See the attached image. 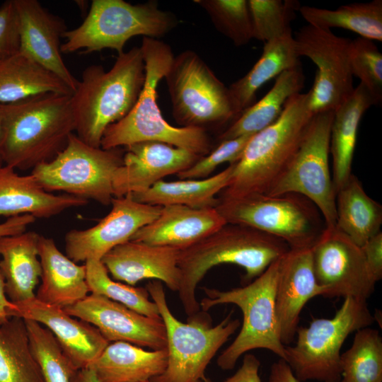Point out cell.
<instances>
[{"instance_id": "1", "label": "cell", "mask_w": 382, "mask_h": 382, "mask_svg": "<svg viewBox=\"0 0 382 382\" xmlns=\"http://www.w3.org/2000/svg\"><path fill=\"white\" fill-rule=\"evenodd\" d=\"M282 240L242 224L226 223L195 244L179 250L180 282L178 290L187 316L200 311L196 289L212 267L233 264L243 267L251 281L289 250Z\"/></svg>"}, {"instance_id": "2", "label": "cell", "mask_w": 382, "mask_h": 382, "mask_svg": "<svg viewBox=\"0 0 382 382\" xmlns=\"http://www.w3.org/2000/svg\"><path fill=\"white\" fill-rule=\"evenodd\" d=\"M75 131L71 95L45 93L5 104L4 165L33 169L55 157Z\"/></svg>"}, {"instance_id": "3", "label": "cell", "mask_w": 382, "mask_h": 382, "mask_svg": "<svg viewBox=\"0 0 382 382\" xmlns=\"http://www.w3.org/2000/svg\"><path fill=\"white\" fill-rule=\"evenodd\" d=\"M144 81L140 47L118 54L108 71L98 64L85 69L71 95L77 137L88 145L100 147L105 129L132 110Z\"/></svg>"}, {"instance_id": "4", "label": "cell", "mask_w": 382, "mask_h": 382, "mask_svg": "<svg viewBox=\"0 0 382 382\" xmlns=\"http://www.w3.org/2000/svg\"><path fill=\"white\" fill-rule=\"evenodd\" d=\"M140 48L145 66V81L132 110L105 129L100 143L103 149L127 146L142 141H160L182 148L201 156L211 151L207 131L176 127L163 117L157 103V86L174 57L171 47L158 39L142 38Z\"/></svg>"}, {"instance_id": "5", "label": "cell", "mask_w": 382, "mask_h": 382, "mask_svg": "<svg viewBox=\"0 0 382 382\" xmlns=\"http://www.w3.org/2000/svg\"><path fill=\"white\" fill-rule=\"evenodd\" d=\"M308 104L309 92L293 95L279 118L250 138L220 198L265 194L270 190L301 145L314 115Z\"/></svg>"}, {"instance_id": "6", "label": "cell", "mask_w": 382, "mask_h": 382, "mask_svg": "<svg viewBox=\"0 0 382 382\" xmlns=\"http://www.w3.org/2000/svg\"><path fill=\"white\" fill-rule=\"evenodd\" d=\"M145 288L164 323L168 352L165 371L150 381L211 382L205 376L206 369L219 349L238 329L240 320L232 319L231 311L213 326L210 316L200 310L183 323L172 313L162 282L154 280Z\"/></svg>"}, {"instance_id": "7", "label": "cell", "mask_w": 382, "mask_h": 382, "mask_svg": "<svg viewBox=\"0 0 382 382\" xmlns=\"http://www.w3.org/2000/svg\"><path fill=\"white\" fill-rule=\"evenodd\" d=\"M280 258L245 286L226 291L203 287L206 296L199 302L200 310L207 312L218 305L234 304L243 314L238 335L217 358L220 369H233L242 355L256 349L269 350L285 359L286 346L280 339L275 308Z\"/></svg>"}, {"instance_id": "8", "label": "cell", "mask_w": 382, "mask_h": 382, "mask_svg": "<svg viewBox=\"0 0 382 382\" xmlns=\"http://www.w3.org/2000/svg\"><path fill=\"white\" fill-rule=\"evenodd\" d=\"M178 24L175 15L161 9L157 1L132 4L124 0H93L82 23L64 33L66 41L61 52L69 54L83 50L90 53L111 49L120 54L132 37L157 39Z\"/></svg>"}, {"instance_id": "9", "label": "cell", "mask_w": 382, "mask_h": 382, "mask_svg": "<svg viewBox=\"0 0 382 382\" xmlns=\"http://www.w3.org/2000/svg\"><path fill=\"white\" fill-rule=\"evenodd\" d=\"M375 321L366 301L345 298L331 318L299 326L294 345L285 347L286 362L301 381L340 382L341 349L347 337Z\"/></svg>"}, {"instance_id": "10", "label": "cell", "mask_w": 382, "mask_h": 382, "mask_svg": "<svg viewBox=\"0 0 382 382\" xmlns=\"http://www.w3.org/2000/svg\"><path fill=\"white\" fill-rule=\"evenodd\" d=\"M216 209L226 223L245 225L275 236L290 249L311 247L326 227L316 205L296 193L219 198Z\"/></svg>"}, {"instance_id": "11", "label": "cell", "mask_w": 382, "mask_h": 382, "mask_svg": "<svg viewBox=\"0 0 382 382\" xmlns=\"http://www.w3.org/2000/svg\"><path fill=\"white\" fill-rule=\"evenodd\" d=\"M164 79L173 117L182 127L207 131L236 119L228 88L195 52L174 56Z\"/></svg>"}, {"instance_id": "12", "label": "cell", "mask_w": 382, "mask_h": 382, "mask_svg": "<svg viewBox=\"0 0 382 382\" xmlns=\"http://www.w3.org/2000/svg\"><path fill=\"white\" fill-rule=\"evenodd\" d=\"M124 153L88 145L74 133L52 160L32 169L31 174L47 192L63 191L85 199L110 204L113 178L122 165Z\"/></svg>"}, {"instance_id": "13", "label": "cell", "mask_w": 382, "mask_h": 382, "mask_svg": "<svg viewBox=\"0 0 382 382\" xmlns=\"http://www.w3.org/2000/svg\"><path fill=\"white\" fill-rule=\"evenodd\" d=\"M334 111L314 114L293 159L266 195H303L320 211L326 227L336 224V192L330 170V137Z\"/></svg>"}, {"instance_id": "14", "label": "cell", "mask_w": 382, "mask_h": 382, "mask_svg": "<svg viewBox=\"0 0 382 382\" xmlns=\"http://www.w3.org/2000/svg\"><path fill=\"white\" fill-rule=\"evenodd\" d=\"M294 40L298 57L309 58L317 66L308 91L310 111H335L354 89L349 61L352 40L311 25L300 28Z\"/></svg>"}, {"instance_id": "15", "label": "cell", "mask_w": 382, "mask_h": 382, "mask_svg": "<svg viewBox=\"0 0 382 382\" xmlns=\"http://www.w3.org/2000/svg\"><path fill=\"white\" fill-rule=\"evenodd\" d=\"M313 271L325 297L367 301L376 282L361 248L336 226L325 227L311 247Z\"/></svg>"}, {"instance_id": "16", "label": "cell", "mask_w": 382, "mask_h": 382, "mask_svg": "<svg viewBox=\"0 0 382 382\" xmlns=\"http://www.w3.org/2000/svg\"><path fill=\"white\" fill-rule=\"evenodd\" d=\"M110 212L96 225L72 229L65 235L66 256L75 262L101 260L113 248L129 241L159 215L162 207L134 200L130 194L113 197Z\"/></svg>"}, {"instance_id": "17", "label": "cell", "mask_w": 382, "mask_h": 382, "mask_svg": "<svg viewBox=\"0 0 382 382\" xmlns=\"http://www.w3.org/2000/svg\"><path fill=\"white\" fill-rule=\"evenodd\" d=\"M96 327L109 342H125L151 350L166 349L161 318H151L103 296L91 294L64 309Z\"/></svg>"}, {"instance_id": "18", "label": "cell", "mask_w": 382, "mask_h": 382, "mask_svg": "<svg viewBox=\"0 0 382 382\" xmlns=\"http://www.w3.org/2000/svg\"><path fill=\"white\" fill-rule=\"evenodd\" d=\"M7 314L33 320L49 330L76 370L88 368L110 343L93 325L35 297L12 303Z\"/></svg>"}, {"instance_id": "19", "label": "cell", "mask_w": 382, "mask_h": 382, "mask_svg": "<svg viewBox=\"0 0 382 382\" xmlns=\"http://www.w3.org/2000/svg\"><path fill=\"white\" fill-rule=\"evenodd\" d=\"M125 147L122 165L113 178L115 197L145 191L166 176L186 170L202 157L160 141H142Z\"/></svg>"}, {"instance_id": "20", "label": "cell", "mask_w": 382, "mask_h": 382, "mask_svg": "<svg viewBox=\"0 0 382 382\" xmlns=\"http://www.w3.org/2000/svg\"><path fill=\"white\" fill-rule=\"evenodd\" d=\"M311 247L289 249L279 260L275 308L280 339L285 346L294 341L306 303L326 294L315 277Z\"/></svg>"}, {"instance_id": "21", "label": "cell", "mask_w": 382, "mask_h": 382, "mask_svg": "<svg viewBox=\"0 0 382 382\" xmlns=\"http://www.w3.org/2000/svg\"><path fill=\"white\" fill-rule=\"evenodd\" d=\"M17 12L20 52L52 72L73 91L79 80L66 67L60 40L67 30L64 21L50 13L37 0H13Z\"/></svg>"}, {"instance_id": "22", "label": "cell", "mask_w": 382, "mask_h": 382, "mask_svg": "<svg viewBox=\"0 0 382 382\" xmlns=\"http://www.w3.org/2000/svg\"><path fill=\"white\" fill-rule=\"evenodd\" d=\"M179 250L129 241L113 248L100 260L115 280L134 286L139 281L151 279L178 291L180 282Z\"/></svg>"}, {"instance_id": "23", "label": "cell", "mask_w": 382, "mask_h": 382, "mask_svg": "<svg viewBox=\"0 0 382 382\" xmlns=\"http://www.w3.org/2000/svg\"><path fill=\"white\" fill-rule=\"evenodd\" d=\"M226 224L216 207L164 206L158 217L139 229L129 241L182 250L200 241Z\"/></svg>"}, {"instance_id": "24", "label": "cell", "mask_w": 382, "mask_h": 382, "mask_svg": "<svg viewBox=\"0 0 382 382\" xmlns=\"http://www.w3.org/2000/svg\"><path fill=\"white\" fill-rule=\"evenodd\" d=\"M87 203L83 198L45 191L31 173L21 175L11 166L0 167V216L30 214L36 219H48Z\"/></svg>"}, {"instance_id": "25", "label": "cell", "mask_w": 382, "mask_h": 382, "mask_svg": "<svg viewBox=\"0 0 382 382\" xmlns=\"http://www.w3.org/2000/svg\"><path fill=\"white\" fill-rule=\"evenodd\" d=\"M38 254L42 274L35 294L37 300L64 309L88 295L85 265L76 264L58 249L52 238L41 235Z\"/></svg>"}, {"instance_id": "26", "label": "cell", "mask_w": 382, "mask_h": 382, "mask_svg": "<svg viewBox=\"0 0 382 382\" xmlns=\"http://www.w3.org/2000/svg\"><path fill=\"white\" fill-rule=\"evenodd\" d=\"M40 235L25 231L0 238V272L8 299L18 303L35 297L42 274L38 254Z\"/></svg>"}, {"instance_id": "27", "label": "cell", "mask_w": 382, "mask_h": 382, "mask_svg": "<svg viewBox=\"0 0 382 382\" xmlns=\"http://www.w3.org/2000/svg\"><path fill=\"white\" fill-rule=\"evenodd\" d=\"M167 360L166 349L150 351L128 342H113L88 368L100 382H146L165 371Z\"/></svg>"}, {"instance_id": "28", "label": "cell", "mask_w": 382, "mask_h": 382, "mask_svg": "<svg viewBox=\"0 0 382 382\" xmlns=\"http://www.w3.org/2000/svg\"><path fill=\"white\" fill-rule=\"evenodd\" d=\"M374 103L362 83L335 111L330 129V154L332 183L337 191L348 181L357 143V132L364 112Z\"/></svg>"}, {"instance_id": "29", "label": "cell", "mask_w": 382, "mask_h": 382, "mask_svg": "<svg viewBox=\"0 0 382 382\" xmlns=\"http://www.w3.org/2000/svg\"><path fill=\"white\" fill-rule=\"evenodd\" d=\"M299 64L291 33L265 42L262 53L251 69L228 87L236 117L255 103L257 90L265 83Z\"/></svg>"}, {"instance_id": "30", "label": "cell", "mask_w": 382, "mask_h": 382, "mask_svg": "<svg viewBox=\"0 0 382 382\" xmlns=\"http://www.w3.org/2000/svg\"><path fill=\"white\" fill-rule=\"evenodd\" d=\"M233 163L219 173L204 179L161 180L145 191L132 193L139 202L154 206L183 205L192 208L216 207L219 198L216 196L229 184Z\"/></svg>"}, {"instance_id": "31", "label": "cell", "mask_w": 382, "mask_h": 382, "mask_svg": "<svg viewBox=\"0 0 382 382\" xmlns=\"http://www.w3.org/2000/svg\"><path fill=\"white\" fill-rule=\"evenodd\" d=\"M304 81L301 64L281 73L264 97L245 110L219 134V141L253 135L273 124L286 101L300 93Z\"/></svg>"}, {"instance_id": "32", "label": "cell", "mask_w": 382, "mask_h": 382, "mask_svg": "<svg viewBox=\"0 0 382 382\" xmlns=\"http://www.w3.org/2000/svg\"><path fill=\"white\" fill-rule=\"evenodd\" d=\"M45 93L73 94L61 79L20 51L0 59V103Z\"/></svg>"}, {"instance_id": "33", "label": "cell", "mask_w": 382, "mask_h": 382, "mask_svg": "<svg viewBox=\"0 0 382 382\" xmlns=\"http://www.w3.org/2000/svg\"><path fill=\"white\" fill-rule=\"evenodd\" d=\"M335 204V226L359 246L381 232L382 207L353 174L337 191Z\"/></svg>"}, {"instance_id": "34", "label": "cell", "mask_w": 382, "mask_h": 382, "mask_svg": "<svg viewBox=\"0 0 382 382\" xmlns=\"http://www.w3.org/2000/svg\"><path fill=\"white\" fill-rule=\"evenodd\" d=\"M299 11L308 25L314 27L330 30L344 28L359 37L382 41L381 0L346 4L335 10L303 6Z\"/></svg>"}, {"instance_id": "35", "label": "cell", "mask_w": 382, "mask_h": 382, "mask_svg": "<svg viewBox=\"0 0 382 382\" xmlns=\"http://www.w3.org/2000/svg\"><path fill=\"white\" fill-rule=\"evenodd\" d=\"M0 382H44L21 318L0 325Z\"/></svg>"}, {"instance_id": "36", "label": "cell", "mask_w": 382, "mask_h": 382, "mask_svg": "<svg viewBox=\"0 0 382 382\" xmlns=\"http://www.w3.org/2000/svg\"><path fill=\"white\" fill-rule=\"evenodd\" d=\"M340 382H382V338L366 327L355 332L351 347L341 354Z\"/></svg>"}, {"instance_id": "37", "label": "cell", "mask_w": 382, "mask_h": 382, "mask_svg": "<svg viewBox=\"0 0 382 382\" xmlns=\"http://www.w3.org/2000/svg\"><path fill=\"white\" fill-rule=\"evenodd\" d=\"M85 266L89 292L103 296L146 316L161 318L156 303L149 300L146 288L112 280L100 260H88Z\"/></svg>"}, {"instance_id": "38", "label": "cell", "mask_w": 382, "mask_h": 382, "mask_svg": "<svg viewBox=\"0 0 382 382\" xmlns=\"http://www.w3.org/2000/svg\"><path fill=\"white\" fill-rule=\"evenodd\" d=\"M30 344L44 382H71L76 370L52 332L37 322L24 320Z\"/></svg>"}, {"instance_id": "39", "label": "cell", "mask_w": 382, "mask_h": 382, "mask_svg": "<svg viewBox=\"0 0 382 382\" xmlns=\"http://www.w3.org/2000/svg\"><path fill=\"white\" fill-rule=\"evenodd\" d=\"M203 8L215 28L236 46L248 44L253 30L247 0H195Z\"/></svg>"}, {"instance_id": "40", "label": "cell", "mask_w": 382, "mask_h": 382, "mask_svg": "<svg viewBox=\"0 0 382 382\" xmlns=\"http://www.w3.org/2000/svg\"><path fill=\"white\" fill-rule=\"evenodd\" d=\"M253 38L264 43L291 33V23L300 3L294 0H247Z\"/></svg>"}, {"instance_id": "41", "label": "cell", "mask_w": 382, "mask_h": 382, "mask_svg": "<svg viewBox=\"0 0 382 382\" xmlns=\"http://www.w3.org/2000/svg\"><path fill=\"white\" fill-rule=\"evenodd\" d=\"M349 61L353 76L359 78L374 105L382 101V54L374 41L358 37L351 41Z\"/></svg>"}, {"instance_id": "42", "label": "cell", "mask_w": 382, "mask_h": 382, "mask_svg": "<svg viewBox=\"0 0 382 382\" xmlns=\"http://www.w3.org/2000/svg\"><path fill=\"white\" fill-rule=\"evenodd\" d=\"M253 135H245L220 141L208 154L202 156L193 165L177 174L180 179H204L221 164L237 162L248 140Z\"/></svg>"}, {"instance_id": "43", "label": "cell", "mask_w": 382, "mask_h": 382, "mask_svg": "<svg viewBox=\"0 0 382 382\" xmlns=\"http://www.w3.org/2000/svg\"><path fill=\"white\" fill-rule=\"evenodd\" d=\"M20 50V35L17 12L13 0L0 6V59Z\"/></svg>"}, {"instance_id": "44", "label": "cell", "mask_w": 382, "mask_h": 382, "mask_svg": "<svg viewBox=\"0 0 382 382\" xmlns=\"http://www.w3.org/2000/svg\"><path fill=\"white\" fill-rule=\"evenodd\" d=\"M368 267L377 282L382 278V233L370 238L361 246Z\"/></svg>"}, {"instance_id": "45", "label": "cell", "mask_w": 382, "mask_h": 382, "mask_svg": "<svg viewBox=\"0 0 382 382\" xmlns=\"http://www.w3.org/2000/svg\"><path fill=\"white\" fill-rule=\"evenodd\" d=\"M260 360L253 354H245L240 368L223 382H261Z\"/></svg>"}, {"instance_id": "46", "label": "cell", "mask_w": 382, "mask_h": 382, "mask_svg": "<svg viewBox=\"0 0 382 382\" xmlns=\"http://www.w3.org/2000/svg\"><path fill=\"white\" fill-rule=\"evenodd\" d=\"M36 220L30 214H24L8 218L0 224V238L16 235L25 231L28 226Z\"/></svg>"}, {"instance_id": "47", "label": "cell", "mask_w": 382, "mask_h": 382, "mask_svg": "<svg viewBox=\"0 0 382 382\" xmlns=\"http://www.w3.org/2000/svg\"><path fill=\"white\" fill-rule=\"evenodd\" d=\"M267 382H303L294 374L289 365L284 359H279L270 366Z\"/></svg>"}, {"instance_id": "48", "label": "cell", "mask_w": 382, "mask_h": 382, "mask_svg": "<svg viewBox=\"0 0 382 382\" xmlns=\"http://www.w3.org/2000/svg\"><path fill=\"white\" fill-rule=\"evenodd\" d=\"M11 304L12 302L6 296L4 279L0 272V325L10 318L7 314V310Z\"/></svg>"}, {"instance_id": "49", "label": "cell", "mask_w": 382, "mask_h": 382, "mask_svg": "<svg viewBox=\"0 0 382 382\" xmlns=\"http://www.w3.org/2000/svg\"><path fill=\"white\" fill-rule=\"evenodd\" d=\"M71 382H100L95 372L90 368L76 370L71 378Z\"/></svg>"}, {"instance_id": "50", "label": "cell", "mask_w": 382, "mask_h": 382, "mask_svg": "<svg viewBox=\"0 0 382 382\" xmlns=\"http://www.w3.org/2000/svg\"><path fill=\"white\" fill-rule=\"evenodd\" d=\"M4 109H5V104L0 103V167L4 165V163L1 158V147L3 131H4Z\"/></svg>"}, {"instance_id": "51", "label": "cell", "mask_w": 382, "mask_h": 382, "mask_svg": "<svg viewBox=\"0 0 382 382\" xmlns=\"http://www.w3.org/2000/svg\"><path fill=\"white\" fill-rule=\"evenodd\" d=\"M146 382H151V381H146Z\"/></svg>"}]
</instances>
